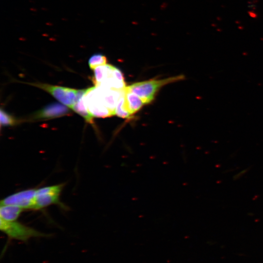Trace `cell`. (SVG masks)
<instances>
[{"label": "cell", "instance_id": "obj_3", "mask_svg": "<svg viewBox=\"0 0 263 263\" xmlns=\"http://www.w3.org/2000/svg\"><path fill=\"white\" fill-rule=\"evenodd\" d=\"M184 78V75H180L162 79H151L136 82L127 87L139 97L145 104H147L153 100L156 94L161 87Z\"/></svg>", "mask_w": 263, "mask_h": 263}, {"label": "cell", "instance_id": "obj_1", "mask_svg": "<svg viewBox=\"0 0 263 263\" xmlns=\"http://www.w3.org/2000/svg\"><path fill=\"white\" fill-rule=\"evenodd\" d=\"M124 90H117L102 86L86 89L84 102L89 113L96 117L115 114V109Z\"/></svg>", "mask_w": 263, "mask_h": 263}, {"label": "cell", "instance_id": "obj_7", "mask_svg": "<svg viewBox=\"0 0 263 263\" xmlns=\"http://www.w3.org/2000/svg\"><path fill=\"white\" fill-rule=\"evenodd\" d=\"M36 189L30 188L15 192L1 200L0 205H13L24 209H33Z\"/></svg>", "mask_w": 263, "mask_h": 263}, {"label": "cell", "instance_id": "obj_13", "mask_svg": "<svg viewBox=\"0 0 263 263\" xmlns=\"http://www.w3.org/2000/svg\"><path fill=\"white\" fill-rule=\"evenodd\" d=\"M0 114L1 126H11L16 123V119L2 109L0 110Z\"/></svg>", "mask_w": 263, "mask_h": 263}, {"label": "cell", "instance_id": "obj_4", "mask_svg": "<svg viewBox=\"0 0 263 263\" xmlns=\"http://www.w3.org/2000/svg\"><path fill=\"white\" fill-rule=\"evenodd\" d=\"M0 229L11 239L26 242L34 237H47L50 235L42 233L16 221L0 219Z\"/></svg>", "mask_w": 263, "mask_h": 263}, {"label": "cell", "instance_id": "obj_14", "mask_svg": "<svg viewBox=\"0 0 263 263\" xmlns=\"http://www.w3.org/2000/svg\"><path fill=\"white\" fill-rule=\"evenodd\" d=\"M248 14L251 17L253 18H255L257 16V14L255 12H253L252 11H249Z\"/></svg>", "mask_w": 263, "mask_h": 263}, {"label": "cell", "instance_id": "obj_12", "mask_svg": "<svg viewBox=\"0 0 263 263\" xmlns=\"http://www.w3.org/2000/svg\"><path fill=\"white\" fill-rule=\"evenodd\" d=\"M107 62V57L101 54H95L92 55L88 61L89 67L92 70L98 66L105 65Z\"/></svg>", "mask_w": 263, "mask_h": 263}, {"label": "cell", "instance_id": "obj_5", "mask_svg": "<svg viewBox=\"0 0 263 263\" xmlns=\"http://www.w3.org/2000/svg\"><path fill=\"white\" fill-rule=\"evenodd\" d=\"M64 184L37 188L33 210H39L52 205H60L59 196Z\"/></svg>", "mask_w": 263, "mask_h": 263}, {"label": "cell", "instance_id": "obj_2", "mask_svg": "<svg viewBox=\"0 0 263 263\" xmlns=\"http://www.w3.org/2000/svg\"><path fill=\"white\" fill-rule=\"evenodd\" d=\"M93 83L95 86H102L117 90L126 86L123 74L118 68L106 64L94 69Z\"/></svg>", "mask_w": 263, "mask_h": 263}, {"label": "cell", "instance_id": "obj_9", "mask_svg": "<svg viewBox=\"0 0 263 263\" xmlns=\"http://www.w3.org/2000/svg\"><path fill=\"white\" fill-rule=\"evenodd\" d=\"M122 102L124 108L131 115L138 112L145 104L142 99L129 90L127 86L124 89Z\"/></svg>", "mask_w": 263, "mask_h": 263}, {"label": "cell", "instance_id": "obj_6", "mask_svg": "<svg viewBox=\"0 0 263 263\" xmlns=\"http://www.w3.org/2000/svg\"><path fill=\"white\" fill-rule=\"evenodd\" d=\"M52 94L62 104L72 108L76 101L78 90L67 87L44 83H30Z\"/></svg>", "mask_w": 263, "mask_h": 263}, {"label": "cell", "instance_id": "obj_10", "mask_svg": "<svg viewBox=\"0 0 263 263\" xmlns=\"http://www.w3.org/2000/svg\"><path fill=\"white\" fill-rule=\"evenodd\" d=\"M86 91V89L78 90L76 101L71 109L83 117L87 122L93 125L94 117L88 112L84 102Z\"/></svg>", "mask_w": 263, "mask_h": 263}, {"label": "cell", "instance_id": "obj_8", "mask_svg": "<svg viewBox=\"0 0 263 263\" xmlns=\"http://www.w3.org/2000/svg\"><path fill=\"white\" fill-rule=\"evenodd\" d=\"M69 112L65 105L58 103H53L36 113L32 118L34 119H52L65 115Z\"/></svg>", "mask_w": 263, "mask_h": 263}, {"label": "cell", "instance_id": "obj_11", "mask_svg": "<svg viewBox=\"0 0 263 263\" xmlns=\"http://www.w3.org/2000/svg\"><path fill=\"white\" fill-rule=\"evenodd\" d=\"M23 208L13 205H0V218L8 221H15L19 216Z\"/></svg>", "mask_w": 263, "mask_h": 263}]
</instances>
